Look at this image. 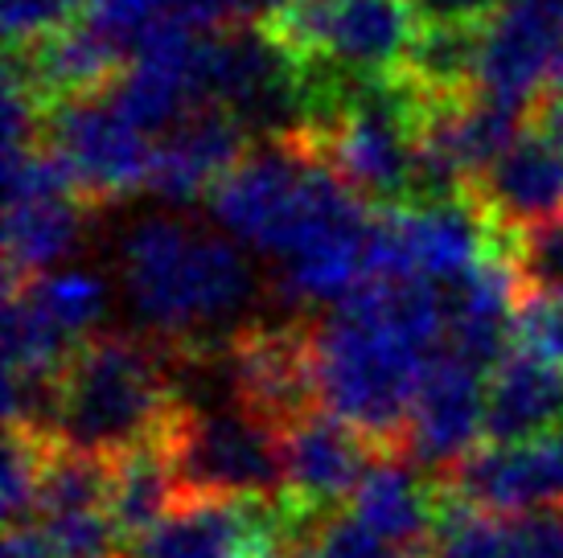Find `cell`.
<instances>
[{"label": "cell", "instance_id": "cell-1", "mask_svg": "<svg viewBox=\"0 0 563 558\" xmlns=\"http://www.w3.org/2000/svg\"><path fill=\"white\" fill-rule=\"evenodd\" d=\"M124 288L153 337L181 366L210 357V333L251 300V267L235 243L177 217H144L124 238Z\"/></svg>", "mask_w": 563, "mask_h": 558}, {"label": "cell", "instance_id": "cell-2", "mask_svg": "<svg viewBox=\"0 0 563 558\" xmlns=\"http://www.w3.org/2000/svg\"><path fill=\"white\" fill-rule=\"evenodd\" d=\"M177 366V349L153 333L82 337L63 373L58 439L108 460L161 439L181 403V387L173 378Z\"/></svg>", "mask_w": 563, "mask_h": 558}, {"label": "cell", "instance_id": "cell-3", "mask_svg": "<svg viewBox=\"0 0 563 558\" xmlns=\"http://www.w3.org/2000/svg\"><path fill=\"white\" fill-rule=\"evenodd\" d=\"M181 496L284 493L280 432L235 403L198 406L181 394L161 435Z\"/></svg>", "mask_w": 563, "mask_h": 558}, {"label": "cell", "instance_id": "cell-4", "mask_svg": "<svg viewBox=\"0 0 563 558\" xmlns=\"http://www.w3.org/2000/svg\"><path fill=\"white\" fill-rule=\"evenodd\" d=\"M46 144L58 148L70 165L87 205H108L148 189L153 172V140L128 120L115 103L79 99L49 111Z\"/></svg>", "mask_w": 563, "mask_h": 558}, {"label": "cell", "instance_id": "cell-5", "mask_svg": "<svg viewBox=\"0 0 563 558\" xmlns=\"http://www.w3.org/2000/svg\"><path fill=\"white\" fill-rule=\"evenodd\" d=\"M231 403L264 418L267 427H292L317 403L313 328L309 325H243L222 345Z\"/></svg>", "mask_w": 563, "mask_h": 558}, {"label": "cell", "instance_id": "cell-6", "mask_svg": "<svg viewBox=\"0 0 563 558\" xmlns=\"http://www.w3.org/2000/svg\"><path fill=\"white\" fill-rule=\"evenodd\" d=\"M482 366H473L470 357L440 349L411 403L404 435V456L407 465L432 468V477L449 472V468L477 448L485 435V382Z\"/></svg>", "mask_w": 563, "mask_h": 558}, {"label": "cell", "instance_id": "cell-7", "mask_svg": "<svg viewBox=\"0 0 563 558\" xmlns=\"http://www.w3.org/2000/svg\"><path fill=\"white\" fill-rule=\"evenodd\" d=\"M432 481L498 517H522L563 501V444L560 435L534 439V444L485 439Z\"/></svg>", "mask_w": 563, "mask_h": 558}, {"label": "cell", "instance_id": "cell-8", "mask_svg": "<svg viewBox=\"0 0 563 558\" xmlns=\"http://www.w3.org/2000/svg\"><path fill=\"white\" fill-rule=\"evenodd\" d=\"M132 54L120 42H111L91 21H66L58 30L33 37L25 46H9V70L30 82L46 99V108L79 103V99H103L120 87Z\"/></svg>", "mask_w": 563, "mask_h": 558}, {"label": "cell", "instance_id": "cell-9", "mask_svg": "<svg viewBox=\"0 0 563 558\" xmlns=\"http://www.w3.org/2000/svg\"><path fill=\"white\" fill-rule=\"evenodd\" d=\"M563 0H518L485 21L482 91L527 111L551 87V66L560 49Z\"/></svg>", "mask_w": 563, "mask_h": 558}, {"label": "cell", "instance_id": "cell-10", "mask_svg": "<svg viewBox=\"0 0 563 558\" xmlns=\"http://www.w3.org/2000/svg\"><path fill=\"white\" fill-rule=\"evenodd\" d=\"M284 444V493L313 505V510L338 513L345 496H354L366 468L375 465L378 448L366 435L333 415L325 406H313L292 427L280 432Z\"/></svg>", "mask_w": 563, "mask_h": 558}, {"label": "cell", "instance_id": "cell-11", "mask_svg": "<svg viewBox=\"0 0 563 558\" xmlns=\"http://www.w3.org/2000/svg\"><path fill=\"white\" fill-rule=\"evenodd\" d=\"M465 198L506 234L563 217V144L527 127L465 189Z\"/></svg>", "mask_w": 563, "mask_h": 558}, {"label": "cell", "instance_id": "cell-12", "mask_svg": "<svg viewBox=\"0 0 563 558\" xmlns=\"http://www.w3.org/2000/svg\"><path fill=\"white\" fill-rule=\"evenodd\" d=\"M251 132L227 108L194 111L153 148L148 189L165 205H194L219 189L222 177L251 153Z\"/></svg>", "mask_w": 563, "mask_h": 558}, {"label": "cell", "instance_id": "cell-13", "mask_svg": "<svg viewBox=\"0 0 563 558\" xmlns=\"http://www.w3.org/2000/svg\"><path fill=\"white\" fill-rule=\"evenodd\" d=\"M420 16L411 0H329L321 54L309 66L345 75H395L404 66Z\"/></svg>", "mask_w": 563, "mask_h": 558}, {"label": "cell", "instance_id": "cell-14", "mask_svg": "<svg viewBox=\"0 0 563 558\" xmlns=\"http://www.w3.org/2000/svg\"><path fill=\"white\" fill-rule=\"evenodd\" d=\"M563 432V373L527 349H510L485 373V439L534 444Z\"/></svg>", "mask_w": 563, "mask_h": 558}, {"label": "cell", "instance_id": "cell-15", "mask_svg": "<svg viewBox=\"0 0 563 558\" xmlns=\"http://www.w3.org/2000/svg\"><path fill=\"white\" fill-rule=\"evenodd\" d=\"M350 513L395 550H423L437 526V481H423L399 456H375L350 496Z\"/></svg>", "mask_w": 563, "mask_h": 558}, {"label": "cell", "instance_id": "cell-16", "mask_svg": "<svg viewBox=\"0 0 563 558\" xmlns=\"http://www.w3.org/2000/svg\"><path fill=\"white\" fill-rule=\"evenodd\" d=\"M95 205L82 198H37L4 210V288L42 279L63 255L79 247Z\"/></svg>", "mask_w": 563, "mask_h": 558}, {"label": "cell", "instance_id": "cell-17", "mask_svg": "<svg viewBox=\"0 0 563 558\" xmlns=\"http://www.w3.org/2000/svg\"><path fill=\"white\" fill-rule=\"evenodd\" d=\"M485 21H440L420 25L399 75L432 103H453L482 91Z\"/></svg>", "mask_w": 563, "mask_h": 558}, {"label": "cell", "instance_id": "cell-18", "mask_svg": "<svg viewBox=\"0 0 563 558\" xmlns=\"http://www.w3.org/2000/svg\"><path fill=\"white\" fill-rule=\"evenodd\" d=\"M177 501H181V489H177L169 451L161 439L111 456V522L128 550L141 543L144 534H153Z\"/></svg>", "mask_w": 563, "mask_h": 558}, {"label": "cell", "instance_id": "cell-19", "mask_svg": "<svg viewBox=\"0 0 563 558\" xmlns=\"http://www.w3.org/2000/svg\"><path fill=\"white\" fill-rule=\"evenodd\" d=\"M79 342L37 309L25 288H4V373L13 378H63Z\"/></svg>", "mask_w": 563, "mask_h": 558}, {"label": "cell", "instance_id": "cell-20", "mask_svg": "<svg viewBox=\"0 0 563 558\" xmlns=\"http://www.w3.org/2000/svg\"><path fill=\"white\" fill-rule=\"evenodd\" d=\"M423 558H510V522L437 481V526Z\"/></svg>", "mask_w": 563, "mask_h": 558}, {"label": "cell", "instance_id": "cell-21", "mask_svg": "<svg viewBox=\"0 0 563 558\" xmlns=\"http://www.w3.org/2000/svg\"><path fill=\"white\" fill-rule=\"evenodd\" d=\"M25 292L37 300V309L46 312L54 325L63 328L66 337L82 342V333L103 316L108 309V288L103 279L82 276V271H58V276H42L21 283Z\"/></svg>", "mask_w": 563, "mask_h": 558}, {"label": "cell", "instance_id": "cell-22", "mask_svg": "<svg viewBox=\"0 0 563 558\" xmlns=\"http://www.w3.org/2000/svg\"><path fill=\"white\" fill-rule=\"evenodd\" d=\"M58 435H33L9 427L4 435V517L9 526H25V517L37 513V489H42V468H46V451Z\"/></svg>", "mask_w": 563, "mask_h": 558}, {"label": "cell", "instance_id": "cell-23", "mask_svg": "<svg viewBox=\"0 0 563 558\" xmlns=\"http://www.w3.org/2000/svg\"><path fill=\"white\" fill-rule=\"evenodd\" d=\"M522 292L563 295V217L534 222L506 238Z\"/></svg>", "mask_w": 563, "mask_h": 558}, {"label": "cell", "instance_id": "cell-24", "mask_svg": "<svg viewBox=\"0 0 563 558\" xmlns=\"http://www.w3.org/2000/svg\"><path fill=\"white\" fill-rule=\"evenodd\" d=\"M515 345L563 373V295L522 292L515 304Z\"/></svg>", "mask_w": 563, "mask_h": 558}, {"label": "cell", "instance_id": "cell-25", "mask_svg": "<svg viewBox=\"0 0 563 558\" xmlns=\"http://www.w3.org/2000/svg\"><path fill=\"white\" fill-rule=\"evenodd\" d=\"M181 9V0H82V21L132 54L144 33Z\"/></svg>", "mask_w": 563, "mask_h": 558}, {"label": "cell", "instance_id": "cell-26", "mask_svg": "<svg viewBox=\"0 0 563 558\" xmlns=\"http://www.w3.org/2000/svg\"><path fill=\"white\" fill-rule=\"evenodd\" d=\"M82 16V0H4V33L9 46H25L42 33Z\"/></svg>", "mask_w": 563, "mask_h": 558}, {"label": "cell", "instance_id": "cell-27", "mask_svg": "<svg viewBox=\"0 0 563 558\" xmlns=\"http://www.w3.org/2000/svg\"><path fill=\"white\" fill-rule=\"evenodd\" d=\"M510 558H563V501L510 517Z\"/></svg>", "mask_w": 563, "mask_h": 558}, {"label": "cell", "instance_id": "cell-28", "mask_svg": "<svg viewBox=\"0 0 563 558\" xmlns=\"http://www.w3.org/2000/svg\"><path fill=\"white\" fill-rule=\"evenodd\" d=\"M391 546L362 526L354 513H333L305 558H387Z\"/></svg>", "mask_w": 563, "mask_h": 558}, {"label": "cell", "instance_id": "cell-29", "mask_svg": "<svg viewBox=\"0 0 563 558\" xmlns=\"http://www.w3.org/2000/svg\"><path fill=\"white\" fill-rule=\"evenodd\" d=\"M4 558H54L42 526H9L4 534Z\"/></svg>", "mask_w": 563, "mask_h": 558}, {"label": "cell", "instance_id": "cell-30", "mask_svg": "<svg viewBox=\"0 0 563 558\" xmlns=\"http://www.w3.org/2000/svg\"><path fill=\"white\" fill-rule=\"evenodd\" d=\"M531 127L563 144V91H543L531 108Z\"/></svg>", "mask_w": 563, "mask_h": 558}, {"label": "cell", "instance_id": "cell-31", "mask_svg": "<svg viewBox=\"0 0 563 558\" xmlns=\"http://www.w3.org/2000/svg\"><path fill=\"white\" fill-rule=\"evenodd\" d=\"M477 4H482V9H485L489 16H494V13H501L506 4H518V0H477Z\"/></svg>", "mask_w": 563, "mask_h": 558}, {"label": "cell", "instance_id": "cell-32", "mask_svg": "<svg viewBox=\"0 0 563 558\" xmlns=\"http://www.w3.org/2000/svg\"><path fill=\"white\" fill-rule=\"evenodd\" d=\"M120 558H132V550H128V555H120Z\"/></svg>", "mask_w": 563, "mask_h": 558}, {"label": "cell", "instance_id": "cell-33", "mask_svg": "<svg viewBox=\"0 0 563 558\" xmlns=\"http://www.w3.org/2000/svg\"><path fill=\"white\" fill-rule=\"evenodd\" d=\"M560 444H563V432H560Z\"/></svg>", "mask_w": 563, "mask_h": 558}]
</instances>
